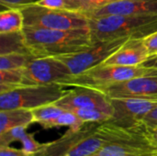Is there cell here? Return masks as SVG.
I'll use <instances>...</instances> for the list:
<instances>
[{"instance_id": "cell-1", "label": "cell", "mask_w": 157, "mask_h": 156, "mask_svg": "<svg viewBox=\"0 0 157 156\" xmlns=\"http://www.w3.org/2000/svg\"><path fill=\"white\" fill-rule=\"evenodd\" d=\"M23 34L29 52L36 58L75 53L94 43L89 28L65 30L24 27Z\"/></svg>"}, {"instance_id": "cell-2", "label": "cell", "mask_w": 157, "mask_h": 156, "mask_svg": "<svg viewBox=\"0 0 157 156\" xmlns=\"http://www.w3.org/2000/svg\"><path fill=\"white\" fill-rule=\"evenodd\" d=\"M88 19L93 42L117 39H145L157 31V16L111 15Z\"/></svg>"}, {"instance_id": "cell-3", "label": "cell", "mask_w": 157, "mask_h": 156, "mask_svg": "<svg viewBox=\"0 0 157 156\" xmlns=\"http://www.w3.org/2000/svg\"><path fill=\"white\" fill-rule=\"evenodd\" d=\"M157 73V69L139 66H121L100 64L93 67L77 75H72L69 79L63 82V86H86L96 89H103L109 86L147 74Z\"/></svg>"}, {"instance_id": "cell-4", "label": "cell", "mask_w": 157, "mask_h": 156, "mask_svg": "<svg viewBox=\"0 0 157 156\" xmlns=\"http://www.w3.org/2000/svg\"><path fill=\"white\" fill-rule=\"evenodd\" d=\"M20 9L24 17V26L27 28L65 30L89 28L88 17L80 12L52 9L37 4L26 6Z\"/></svg>"}, {"instance_id": "cell-5", "label": "cell", "mask_w": 157, "mask_h": 156, "mask_svg": "<svg viewBox=\"0 0 157 156\" xmlns=\"http://www.w3.org/2000/svg\"><path fill=\"white\" fill-rule=\"evenodd\" d=\"M66 92L65 86L60 84L21 86L0 94V110L13 108L33 110L57 102Z\"/></svg>"}, {"instance_id": "cell-6", "label": "cell", "mask_w": 157, "mask_h": 156, "mask_svg": "<svg viewBox=\"0 0 157 156\" xmlns=\"http://www.w3.org/2000/svg\"><path fill=\"white\" fill-rule=\"evenodd\" d=\"M129 39H117L94 42L86 50L58 56L69 68L72 75H77L93 67L103 64Z\"/></svg>"}, {"instance_id": "cell-7", "label": "cell", "mask_w": 157, "mask_h": 156, "mask_svg": "<svg viewBox=\"0 0 157 156\" xmlns=\"http://www.w3.org/2000/svg\"><path fill=\"white\" fill-rule=\"evenodd\" d=\"M72 74L66 64L56 57L34 58L23 68L22 86L60 84L69 79Z\"/></svg>"}, {"instance_id": "cell-8", "label": "cell", "mask_w": 157, "mask_h": 156, "mask_svg": "<svg viewBox=\"0 0 157 156\" xmlns=\"http://www.w3.org/2000/svg\"><path fill=\"white\" fill-rule=\"evenodd\" d=\"M113 108L109 122L124 128L134 129L143 125V120L157 107V99L149 98H110Z\"/></svg>"}, {"instance_id": "cell-9", "label": "cell", "mask_w": 157, "mask_h": 156, "mask_svg": "<svg viewBox=\"0 0 157 156\" xmlns=\"http://www.w3.org/2000/svg\"><path fill=\"white\" fill-rule=\"evenodd\" d=\"M55 104L66 110L71 108H95L111 116L113 114L110 98L101 90L91 87L75 86L74 89L67 90Z\"/></svg>"}, {"instance_id": "cell-10", "label": "cell", "mask_w": 157, "mask_h": 156, "mask_svg": "<svg viewBox=\"0 0 157 156\" xmlns=\"http://www.w3.org/2000/svg\"><path fill=\"white\" fill-rule=\"evenodd\" d=\"M109 98L157 99V73L137 76L101 89Z\"/></svg>"}, {"instance_id": "cell-11", "label": "cell", "mask_w": 157, "mask_h": 156, "mask_svg": "<svg viewBox=\"0 0 157 156\" xmlns=\"http://www.w3.org/2000/svg\"><path fill=\"white\" fill-rule=\"evenodd\" d=\"M84 14L88 18L111 15L157 16V0H120Z\"/></svg>"}, {"instance_id": "cell-12", "label": "cell", "mask_w": 157, "mask_h": 156, "mask_svg": "<svg viewBox=\"0 0 157 156\" xmlns=\"http://www.w3.org/2000/svg\"><path fill=\"white\" fill-rule=\"evenodd\" d=\"M144 39H129L104 63L121 66L143 65L150 58Z\"/></svg>"}, {"instance_id": "cell-13", "label": "cell", "mask_w": 157, "mask_h": 156, "mask_svg": "<svg viewBox=\"0 0 157 156\" xmlns=\"http://www.w3.org/2000/svg\"><path fill=\"white\" fill-rule=\"evenodd\" d=\"M98 125L99 123H86L78 131L69 129L60 139L45 143L44 149L36 156H64L81 140L94 132Z\"/></svg>"}, {"instance_id": "cell-14", "label": "cell", "mask_w": 157, "mask_h": 156, "mask_svg": "<svg viewBox=\"0 0 157 156\" xmlns=\"http://www.w3.org/2000/svg\"><path fill=\"white\" fill-rule=\"evenodd\" d=\"M93 156H155V150L145 136L137 140L108 143Z\"/></svg>"}, {"instance_id": "cell-15", "label": "cell", "mask_w": 157, "mask_h": 156, "mask_svg": "<svg viewBox=\"0 0 157 156\" xmlns=\"http://www.w3.org/2000/svg\"><path fill=\"white\" fill-rule=\"evenodd\" d=\"M34 123L32 110L13 108L0 110V133L15 127H29Z\"/></svg>"}, {"instance_id": "cell-16", "label": "cell", "mask_w": 157, "mask_h": 156, "mask_svg": "<svg viewBox=\"0 0 157 156\" xmlns=\"http://www.w3.org/2000/svg\"><path fill=\"white\" fill-rule=\"evenodd\" d=\"M109 139L98 130V126L94 132L81 140L64 156H93L106 143Z\"/></svg>"}, {"instance_id": "cell-17", "label": "cell", "mask_w": 157, "mask_h": 156, "mask_svg": "<svg viewBox=\"0 0 157 156\" xmlns=\"http://www.w3.org/2000/svg\"><path fill=\"white\" fill-rule=\"evenodd\" d=\"M24 17L20 8L2 9L0 13V34L20 32L24 29Z\"/></svg>"}, {"instance_id": "cell-18", "label": "cell", "mask_w": 157, "mask_h": 156, "mask_svg": "<svg viewBox=\"0 0 157 156\" xmlns=\"http://www.w3.org/2000/svg\"><path fill=\"white\" fill-rule=\"evenodd\" d=\"M0 55L12 52L30 53L26 45L23 31L0 34Z\"/></svg>"}, {"instance_id": "cell-19", "label": "cell", "mask_w": 157, "mask_h": 156, "mask_svg": "<svg viewBox=\"0 0 157 156\" xmlns=\"http://www.w3.org/2000/svg\"><path fill=\"white\" fill-rule=\"evenodd\" d=\"M34 58L30 53L12 52L0 55V70H13L26 67Z\"/></svg>"}, {"instance_id": "cell-20", "label": "cell", "mask_w": 157, "mask_h": 156, "mask_svg": "<svg viewBox=\"0 0 157 156\" xmlns=\"http://www.w3.org/2000/svg\"><path fill=\"white\" fill-rule=\"evenodd\" d=\"M22 81L23 68L0 70V94L23 86Z\"/></svg>"}, {"instance_id": "cell-21", "label": "cell", "mask_w": 157, "mask_h": 156, "mask_svg": "<svg viewBox=\"0 0 157 156\" xmlns=\"http://www.w3.org/2000/svg\"><path fill=\"white\" fill-rule=\"evenodd\" d=\"M64 110V108L57 106L55 103L37 108L32 110L34 116V123L40 124L44 129L49 122L61 115Z\"/></svg>"}, {"instance_id": "cell-22", "label": "cell", "mask_w": 157, "mask_h": 156, "mask_svg": "<svg viewBox=\"0 0 157 156\" xmlns=\"http://www.w3.org/2000/svg\"><path fill=\"white\" fill-rule=\"evenodd\" d=\"M73 112L78 119L85 123H104L111 120L112 116L95 108H71L68 109Z\"/></svg>"}, {"instance_id": "cell-23", "label": "cell", "mask_w": 157, "mask_h": 156, "mask_svg": "<svg viewBox=\"0 0 157 156\" xmlns=\"http://www.w3.org/2000/svg\"><path fill=\"white\" fill-rule=\"evenodd\" d=\"M66 10L86 13L120 0H65Z\"/></svg>"}, {"instance_id": "cell-24", "label": "cell", "mask_w": 157, "mask_h": 156, "mask_svg": "<svg viewBox=\"0 0 157 156\" xmlns=\"http://www.w3.org/2000/svg\"><path fill=\"white\" fill-rule=\"evenodd\" d=\"M35 132L26 133L21 139L20 143L22 144L21 151L27 156H36L39 154L45 147V143H40L35 140Z\"/></svg>"}, {"instance_id": "cell-25", "label": "cell", "mask_w": 157, "mask_h": 156, "mask_svg": "<svg viewBox=\"0 0 157 156\" xmlns=\"http://www.w3.org/2000/svg\"><path fill=\"white\" fill-rule=\"evenodd\" d=\"M27 127H15L0 133V146H9L14 142H20L27 133Z\"/></svg>"}, {"instance_id": "cell-26", "label": "cell", "mask_w": 157, "mask_h": 156, "mask_svg": "<svg viewBox=\"0 0 157 156\" xmlns=\"http://www.w3.org/2000/svg\"><path fill=\"white\" fill-rule=\"evenodd\" d=\"M40 0H0L2 9L10 8V7H17L21 8L23 6L36 4Z\"/></svg>"}, {"instance_id": "cell-27", "label": "cell", "mask_w": 157, "mask_h": 156, "mask_svg": "<svg viewBox=\"0 0 157 156\" xmlns=\"http://www.w3.org/2000/svg\"><path fill=\"white\" fill-rule=\"evenodd\" d=\"M36 4L52 9H66L65 0H40Z\"/></svg>"}, {"instance_id": "cell-28", "label": "cell", "mask_w": 157, "mask_h": 156, "mask_svg": "<svg viewBox=\"0 0 157 156\" xmlns=\"http://www.w3.org/2000/svg\"><path fill=\"white\" fill-rule=\"evenodd\" d=\"M144 40L149 51L150 55L151 56L157 55V31L151 34L150 36L146 37L145 39H144Z\"/></svg>"}, {"instance_id": "cell-29", "label": "cell", "mask_w": 157, "mask_h": 156, "mask_svg": "<svg viewBox=\"0 0 157 156\" xmlns=\"http://www.w3.org/2000/svg\"><path fill=\"white\" fill-rule=\"evenodd\" d=\"M143 124L146 129L157 128V107H155L149 114L145 116L143 120Z\"/></svg>"}, {"instance_id": "cell-30", "label": "cell", "mask_w": 157, "mask_h": 156, "mask_svg": "<svg viewBox=\"0 0 157 156\" xmlns=\"http://www.w3.org/2000/svg\"><path fill=\"white\" fill-rule=\"evenodd\" d=\"M145 136L149 144L154 148L155 154L157 153V128L155 129L145 128Z\"/></svg>"}, {"instance_id": "cell-31", "label": "cell", "mask_w": 157, "mask_h": 156, "mask_svg": "<svg viewBox=\"0 0 157 156\" xmlns=\"http://www.w3.org/2000/svg\"><path fill=\"white\" fill-rule=\"evenodd\" d=\"M0 156H27L25 155L21 149H15L10 146H0Z\"/></svg>"}, {"instance_id": "cell-32", "label": "cell", "mask_w": 157, "mask_h": 156, "mask_svg": "<svg viewBox=\"0 0 157 156\" xmlns=\"http://www.w3.org/2000/svg\"><path fill=\"white\" fill-rule=\"evenodd\" d=\"M143 65H144L146 67H151V68L157 69V55L151 56L145 63H144Z\"/></svg>"}, {"instance_id": "cell-33", "label": "cell", "mask_w": 157, "mask_h": 156, "mask_svg": "<svg viewBox=\"0 0 157 156\" xmlns=\"http://www.w3.org/2000/svg\"><path fill=\"white\" fill-rule=\"evenodd\" d=\"M155 156H157V153H155Z\"/></svg>"}]
</instances>
